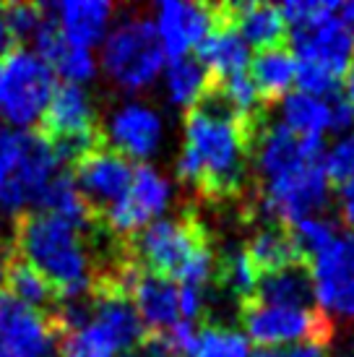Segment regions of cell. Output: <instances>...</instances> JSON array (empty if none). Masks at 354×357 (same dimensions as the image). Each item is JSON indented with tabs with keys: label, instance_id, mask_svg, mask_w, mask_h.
Masks as SVG:
<instances>
[{
	"label": "cell",
	"instance_id": "1",
	"mask_svg": "<svg viewBox=\"0 0 354 357\" xmlns=\"http://www.w3.org/2000/svg\"><path fill=\"white\" fill-rule=\"evenodd\" d=\"M258 126L240 118L217 81H211L206 94L185 115V149L196 154L203 172L201 193L226 199L243 190L250 167V141Z\"/></svg>",
	"mask_w": 354,
	"mask_h": 357
},
{
	"label": "cell",
	"instance_id": "2",
	"mask_svg": "<svg viewBox=\"0 0 354 357\" xmlns=\"http://www.w3.org/2000/svg\"><path fill=\"white\" fill-rule=\"evenodd\" d=\"M91 250L94 245H88L81 229L47 211H26L16 225L13 253L29 261L58 289L60 300L91 292L97 279Z\"/></svg>",
	"mask_w": 354,
	"mask_h": 357
},
{
	"label": "cell",
	"instance_id": "3",
	"mask_svg": "<svg viewBox=\"0 0 354 357\" xmlns=\"http://www.w3.org/2000/svg\"><path fill=\"white\" fill-rule=\"evenodd\" d=\"M130 256L144 271L175 279L177 284L206 287L217 274L206 227L190 214L148 222L130 238Z\"/></svg>",
	"mask_w": 354,
	"mask_h": 357
},
{
	"label": "cell",
	"instance_id": "4",
	"mask_svg": "<svg viewBox=\"0 0 354 357\" xmlns=\"http://www.w3.org/2000/svg\"><path fill=\"white\" fill-rule=\"evenodd\" d=\"M60 172V162L42 130H21L0 123V208L26 214L40 206L49 180Z\"/></svg>",
	"mask_w": 354,
	"mask_h": 357
},
{
	"label": "cell",
	"instance_id": "5",
	"mask_svg": "<svg viewBox=\"0 0 354 357\" xmlns=\"http://www.w3.org/2000/svg\"><path fill=\"white\" fill-rule=\"evenodd\" d=\"M289 26V45L297 63H313L341 76L354 60V40L339 19V3L328 0H289L279 6Z\"/></svg>",
	"mask_w": 354,
	"mask_h": 357
},
{
	"label": "cell",
	"instance_id": "6",
	"mask_svg": "<svg viewBox=\"0 0 354 357\" xmlns=\"http://www.w3.org/2000/svg\"><path fill=\"white\" fill-rule=\"evenodd\" d=\"M167 55L151 19L130 16L112 26L102 45V66L120 89L138 91L151 86L164 70Z\"/></svg>",
	"mask_w": 354,
	"mask_h": 357
},
{
	"label": "cell",
	"instance_id": "7",
	"mask_svg": "<svg viewBox=\"0 0 354 357\" xmlns=\"http://www.w3.org/2000/svg\"><path fill=\"white\" fill-rule=\"evenodd\" d=\"M55 91V73L34 50H10L0 58V123L31 130L42 123Z\"/></svg>",
	"mask_w": 354,
	"mask_h": 357
},
{
	"label": "cell",
	"instance_id": "8",
	"mask_svg": "<svg viewBox=\"0 0 354 357\" xmlns=\"http://www.w3.org/2000/svg\"><path fill=\"white\" fill-rule=\"evenodd\" d=\"M240 321L245 334L261 347H284V344H328L334 337V321L313 307H279L261 303H243Z\"/></svg>",
	"mask_w": 354,
	"mask_h": 357
},
{
	"label": "cell",
	"instance_id": "9",
	"mask_svg": "<svg viewBox=\"0 0 354 357\" xmlns=\"http://www.w3.org/2000/svg\"><path fill=\"white\" fill-rule=\"evenodd\" d=\"M328 201H331V180L325 175L323 162H313L263 183L258 208L271 222L289 227L300 219L321 214L328 206Z\"/></svg>",
	"mask_w": 354,
	"mask_h": 357
},
{
	"label": "cell",
	"instance_id": "10",
	"mask_svg": "<svg viewBox=\"0 0 354 357\" xmlns=\"http://www.w3.org/2000/svg\"><path fill=\"white\" fill-rule=\"evenodd\" d=\"M307 266L321 313L331 321H354V232H339Z\"/></svg>",
	"mask_w": 354,
	"mask_h": 357
},
{
	"label": "cell",
	"instance_id": "11",
	"mask_svg": "<svg viewBox=\"0 0 354 357\" xmlns=\"http://www.w3.org/2000/svg\"><path fill=\"white\" fill-rule=\"evenodd\" d=\"M169 199H172L169 180L151 165H138V167H133L128 193L120 201H115L112 206L105 208L102 222L107 225L109 232L123 235V238H133L148 222H154L162 211H167Z\"/></svg>",
	"mask_w": 354,
	"mask_h": 357
},
{
	"label": "cell",
	"instance_id": "12",
	"mask_svg": "<svg viewBox=\"0 0 354 357\" xmlns=\"http://www.w3.org/2000/svg\"><path fill=\"white\" fill-rule=\"evenodd\" d=\"M250 157L256 162L258 175L263 178V183H268L297 167L323 162L325 144L318 136H297L282 123H261L250 141Z\"/></svg>",
	"mask_w": 354,
	"mask_h": 357
},
{
	"label": "cell",
	"instance_id": "13",
	"mask_svg": "<svg viewBox=\"0 0 354 357\" xmlns=\"http://www.w3.org/2000/svg\"><path fill=\"white\" fill-rule=\"evenodd\" d=\"M0 339L13 357H60V328L49 313L0 292Z\"/></svg>",
	"mask_w": 354,
	"mask_h": 357
},
{
	"label": "cell",
	"instance_id": "14",
	"mask_svg": "<svg viewBox=\"0 0 354 357\" xmlns=\"http://www.w3.org/2000/svg\"><path fill=\"white\" fill-rule=\"evenodd\" d=\"M130 180H133L130 159L112 151L109 146H99L91 154H86L76 165V175H73L76 188L97 214L128 193Z\"/></svg>",
	"mask_w": 354,
	"mask_h": 357
},
{
	"label": "cell",
	"instance_id": "15",
	"mask_svg": "<svg viewBox=\"0 0 354 357\" xmlns=\"http://www.w3.org/2000/svg\"><path fill=\"white\" fill-rule=\"evenodd\" d=\"M217 24V6L206 3H180V0H162L157 6L154 26L164 55L183 58L187 50L198 47L208 31Z\"/></svg>",
	"mask_w": 354,
	"mask_h": 357
},
{
	"label": "cell",
	"instance_id": "16",
	"mask_svg": "<svg viewBox=\"0 0 354 357\" xmlns=\"http://www.w3.org/2000/svg\"><path fill=\"white\" fill-rule=\"evenodd\" d=\"M164 136V120L144 102H130L118 107L107 120L109 149L125 159H148L157 154Z\"/></svg>",
	"mask_w": 354,
	"mask_h": 357
},
{
	"label": "cell",
	"instance_id": "17",
	"mask_svg": "<svg viewBox=\"0 0 354 357\" xmlns=\"http://www.w3.org/2000/svg\"><path fill=\"white\" fill-rule=\"evenodd\" d=\"M128 298L144 328H151V334H162L180 321V289L175 279L138 268Z\"/></svg>",
	"mask_w": 354,
	"mask_h": 357
},
{
	"label": "cell",
	"instance_id": "18",
	"mask_svg": "<svg viewBox=\"0 0 354 357\" xmlns=\"http://www.w3.org/2000/svg\"><path fill=\"white\" fill-rule=\"evenodd\" d=\"M47 8L60 34L70 45L88 47V50L91 45L107 37L112 13H115V6L107 0H66L58 6H47Z\"/></svg>",
	"mask_w": 354,
	"mask_h": 357
},
{
	"label": "cell",
	"instance_id": "19",
	"mask_svg": "<svg viewBox=\"0 0 354 357\" xmlns=\"http://www.w3.org/2000/svg\"><path fill=\"white\" fill-rule=\"evenodd\" d=\"M45 136L58 139V136H73V133H86L97 130V107L94 100L79 84H60L52 91L47 109H45Z\"/></svg>",
	"mask_w": 354,
	"mask_h": 357
},
{
	"label": "cell",
	"instance_id": "20",
	"mask_svg": "<svg viewBox=\"0 0 354 357\" xmlns=\"http://www.w3.org/2000/svg\"><path fill=\"white\" fill-rule=\"evenodd\" d=\"M198 63L214 73L217 79H226L243 73L250 66V47L245 45V40L240 37V31L235 29V24L222 16V10L217 6V24L214 29L208 31L203 42L196 47Z\"/></svg>",
	"mask_w": 354,
	"mask_h": 357
},
{
	"label": "cell",
	"instance_id": "21",
	"mask_svg": "<svg viewBox=\"0 0 354 357\" xmlns=\"http://www.w3.org/2000/svg\"><path fill=\"white\" fill-rule=\"evenodd\" d=\"M253 303L279 307H313L315 287L310 266L305 261H297V264H289V266L268 271V274H258Z\"/></svg>",
	"mask_w": 354,
	"mask_h": 357
},
{
	"label": "cell",
	"instance_id": "22",
	"mask_svg": "<svg viewBox=\"0 0 354 357\" xmlns=\"http://www.w3.org/2000/svg\"><path fill=\"white\" fill-rule=\"evenodd\" d=\"M222 16L235 24L240 37L245 40L250 47H261V50H271V47H282V40L286 34V24L279 13V6L271 3H224L219 6Z\"/></svg>",
	"mask_w": 354,
	"mask_h": 357
},
{
	"label": "cell",
	"instance_id": "23",
	"mask_svg": "<svg viewBox=\"0 0 354 357\" xmlns=\"http://www.w3.org/2000/svg\"><path fill=\"white\" fill-rule=\"evenodd\" d=\"M40 211L66 219L68 225H73L81 232H88V235L99 227L97 211L81 196V190L73 183V175H68V172H58L49 180V185L40 199Z\"/></svg>",
	"mask_w": 354,
	"mask_h": 357
},
{
	"label": "cell",
	"instance_id": "24",
	"mask_svg": "<svg viewBox=\"0 0 354 357\" xmlns=\"http://www.w3.org/2000/svg\"><path fill=\"white\" fill-rule=\"evenodd\" d=\"M6 289L13 300H19L21 305L34 307V310H49V316L55 313L60 303L58 289L42 277L29 261H24L19 253L6 256Z\"/></svg>",
	"mask_w": 354,
	"mask_h": 357
},
{
	"label": "cell",
	"instance_id": "25",
	"mask_svg": "<svg viewBox=\"0 0 354 357\" xmlns=\"http://www.w3.org/2000/svg\"><path fill=\"white\" fill-rule=\"evenodd\" d=\"M279 123L297 136H318L331 128V102L305 94V91H289L279 105Z\"/></svg>",
	"mask_w": 354,
	"mask_h": 357
},
{
	"label": "cell",
	"instance_id": "26",
	"mask_svg": "<svg viewBox=\"0 0 354 357\" xmlns=\"http://www.w3.org/2000/svg\"><path fill=\"white\" fill-rule=\"evenodd\" d=\"M245 253L258 274H268V271L302 261L295 248V240L289 235V227L279 225V222H268L258 229L247 243Z\"/></svg>",
	"mask_w": 354,
	"mask_h": 357
},
{
	"label": "cell",
	"instance_id": "27",
	"mask_svg": "<svg viewBox=\"0 0 354 357\" xmlns=\"http://www.w3.org/2000/svg\"><path fill=\"white\" fill-rule=\"evenodd\" d=\"M297 60L286 47H271L261 50L250 63V79L256 84L258 94L266 100H279L289 94L295 86Z\"/></svg>",
	"mask_w": 354,
	"mask_h": 357
},
{
	"label": "cell",
	"instance_id": "28",
	"mask_svg": "<svg viewBox=\"0 0 354 357\" xmlns=\"http://www.w3.org/2000/svg\"><path fill=\"white\" fill-rule=\"evenodd\" d=\"M211 73H208L198 58L183 55L175 58L164 70V86H167V97L175 107L193 109L198 105V100L206 94V89L211 86Z\"/></svg>",
	"mask_w": 354,
	"mask_h": 357
},
{
	"label": "cell",
	"instance_id": "29",
	"mask_svg": "<svg viewBox=\"0 0 354 357\" xmlns=\"http://www.w3.org/2000/svg\"><path fill=\"white\" fill-rule=\"evenodd\" d=\"M187 357H253V352L247 337L237 328L206 324L196 328V339L190 344Z\"/></svg>",
	"mask_w": 354,
	"mask_h": 357
},
{
	"label": "cell",
	"instance_id": "30",
	"mask_svg": "<svg viewBox=\"0 0 354 357\" xmlns=\"http://www.w3.org/2000/svg\"><path fill=\"white\" fill-rule=\"evenodd\" d=\"M120 344L91 318L86 326L60 334V357H118Z\"/></svg>",
	"mask_w": 354,
	"mask_h": 357
},
{
	"label": "cell",
	"instance_id": "31",
	"mask_svg": "<svg viewBox=\"0 0 354 357\" xmlns=\"http://www.w3.org/2000/svg\"><path fill=\"white\" fill-rule=\"evenodd\" d=\"M289 235L295 240V248L300 253V258L310 264L318 253H323L331 243L339 235V227H336L334 219L323 217V214H315V217H305L289 225Z\"/></svg>",
	"mask_w": 354,
	"mask_h": 357
},
{
	"label": "cell",
	"instance_id": "32",
	"mask_svg": "<svg viewBox=\"0 0 354 357\" xmlns=\"http://www.w3.org/2000/svg\"><path fill=\"white\" fill-rule=\"evenodd\" d=\"M219 279H222V287L229 289L235 298H240V305L253 300L258 284V271L253 268L250 258L245 250H232L219 261Z\"/></svg>",
	"mask_w": 354,
	"mask_h": 357
},
{
	"label": "cell",
	"instance_id": "33",
	"mask_svg": "<svg viewBox=\"0 0 354 357\" xmlns=\"http://www.w3.org/2000/svg\"><path fill=\"white\" fill-rule=\"evenodd\" d=\"M6 8V21L13 42L16 40H34L37 31L42 29V24L47 19V8L37 6V3H10L3 6Z\"/></svg>",
	"mask_w": 354,
	"mask_h": 357
},
{
	"label": "cell",
	"instance_id": "34",
	"mask_svg": "<svg viewBox=\"0 0 354 357\" xmlns=\"http://www.w3.org/2000/svg\"><path fill=\"white\" fill-rule=\"evenodd\" d=\"M295 86L300 91H305V94L328 100V97H336V94H339V76L331 73L328 68L313 66V63H297Z\"/></svg>",
	"mask_w": 354,
	"mask_h": 357
},
{
	"label": "cell",
	"instance_id": "35",
	"mask_svg": "<svg viewBox=\"0 0 354 357\" xmlns=\"http://www.w3.org/2000/svg\"><path fill=\"white\" fill-rule=\"evenodd\" d=\"M323 169L331 183H346V180H354V139L352 133L349 136H341L336 141L331 149H325L323 157Z\"/></svg>",
	"mask_w": 354,
	"mask_h": 357
},
{
	"label": "cell",
	"instance_id": "36",
	"mask_svg": "<svg viewBox=\"0 0 354 357\" xmlns=\"http://www.w3.org/2000/svg\"><path fill=\"white\" fill-rule=\"evenodd\" d=\"M253 357H331L323 344L300 342V344H284V347H261Z\"/></svg>",
	"mask_w": 354,
	"mask_h": 357
},
{
	"label": "cell",
	"instance_id": "37",
	"mask_svg": "<svg viewBox=\"0 0 354 357\" xmlns=\"http://www.w3.org/2000/svg\"><path fill=\"white\" fill-rule=\"evenodd\" d=\"M352 126H354L352 107L346 105L341 94H336L334 102H331V128L328 130H334V133H339V136H349Z\"/></svg>",
	"mask_w": 354,
	"mask_h": 357
},
{
	"label": "cell",
	"instance_id": "38",
	"mask_svg": "<svg viewBox=\"0 0 354 357\" xmlns=\"http://www.w3.org/2000/svg\"><path fill=\"white\" fill-rule=\"evenodd\" d=\"M336 208L349 232H354V180H346L336 188Z\"/></svg>",
	"mask_w": 354,
	"mask_h": 357
},
{
	"label": "cell",
	"instance_id": "39",
	"mask_svg": "<svg viewBox=\"0 0 354 357\" xmlns=\"http://www.w3.org/2000/svg\"><path fill=\"white\" fill-rule=\"evenodd\" d=\"M13 50V37H10L8 21H6V8L0 6V58H6Z\"/></svg>",
	"mask_w": 354,
	"mask_h": 357
},
{
	"label": "cell",
	"instance_id": "40",
	"mask_svg": "<svg viewBox=\"0 0 354 357\" xmlns=\"http://www.w3.org/2000/svg\"><path fill=\"white\" fill-rule=\"evenodd\" d=\"M344 102L352 107V112H354V60H352V66L346 68V79H344Z\"/></svg>",
	"mask_w": 354,
	"mask_h": 357
},
{
	"label": "cell",
	"instance_id": "41",
	"mask_svg": "<svg viewBox=\"0 0 354 357\" xmlns=\"http://www.w3.org/2000/svg\"><path fill=\"white\" fill-rule=\"evenodd\" d=\"M339 19L344 21V26L349 29V34H352V40H354V0L339 6Z\"/></svg>",
	"mask_w": 354,
	"mask_h": 357
},
{
	"label": "cell",
	"instance_id": "42",
	"mask_svg": "<svg viewBox=\"0 0 354 357\" xmlns=\"http://www.w3.org/2000/svg\"><path fill=\"white\" fill-rule=\"evenodd\" d=\"M6 287V256H0V289Z\"/></svg>",
	"mask_w": 354,
	"mask_h": 357
},
{
	"label": "cell",
	"instance_id": "43",
	"mask_svg": "<svg viewBox=\"0 0 354 357\" xmlns=\"http://www.w3.org/2000/svg\"><path fill=\"white\" fill-rule=\"evenodd\" d=\"M0 357H13L8 352V347H6V344H3V339H0Z\"/></svg>",
	"mask_w": 354,
	"mask_h": 357
},
{
	"label": "cell",
	"instance_id": "44",
	"mask_svg": "<svg viewBox=\"0 0 354 357\" xmlns=\"http://www.w3.org/2000/svg\"><path fill=\"white\" fill-rule=\"evenodd\" d=\"M0 238H3V227H0Z\"/></svg>",
	"mask_w": 354,
	"mask_h": 357
},
{
	"label": "cell",
	"instance_id": "45",
	"mask_svg": "<svg viewBox=\"0 0 354 357\" xmlns=\"http://www.w3.org/2000/svg\"><path fill=\"white\" fill-rule=\"evenodd\" d=\"M352 139H354V133H352Z\"/></svg>",
	"mask_w": 354,
	"mask_h": 357
}]
</instances>
